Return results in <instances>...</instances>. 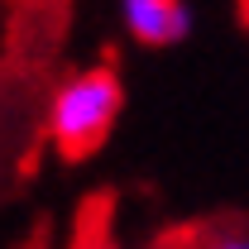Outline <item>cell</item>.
<instances>
[{"instance_id":"4","label":"cell","mask_w":249,"mask_h":249,"mask_svg":"<svg viewBox=\"0 0 249 249\" xmlns=\"http://www.w3.org/2000/svg\"><path fill=\"white\" fill-rule=\"evenodd\" d=\"M67 249H120L115 240V220H110V196H91L87 211L77 220V235Z\"/></svg>"},{"instance_id":"1","label":"cell","mask_w":249,"mask_h":249,"mask_svg":"<svg viewBox=\"0 0 249 249\" xmlns=\"http://www.w3.org/2000/svg\"><path fill=\"white\" fill-rule=\"evenodd\" d=\"M120 77L110 67H96V72H82L72 77L58 96H53V115H48V134L58 144L62 158H87L106 144L110 124L120 115Z\"/></svg>"},{"instance_id":"3","label":"cell","mask_w":249,"mask_h":249,"mask_svg":"<svg viewBox=\"0 0 249 249\" xmlns=\"http://www.w3.org/2000/svg\"><path fill=\"white\" fill-rule=\"evenodd\" d=\"M168 249H249V220H206L173 235Z\"/></svg>"},{"instance_id":"2","label":"cell","mask_w":249,"mask_h":249,"mask_svg":"<svg viewBox=\"0 0 249 249\" xmlns=\"http://www.w3.org/2000/svg\"><path fill=\"white\" fill-rule=\"evenodd\" d=\"M124 24L139 43H178L187 34V5L182 0H124Z\"/></svg>"}]
</instances>
